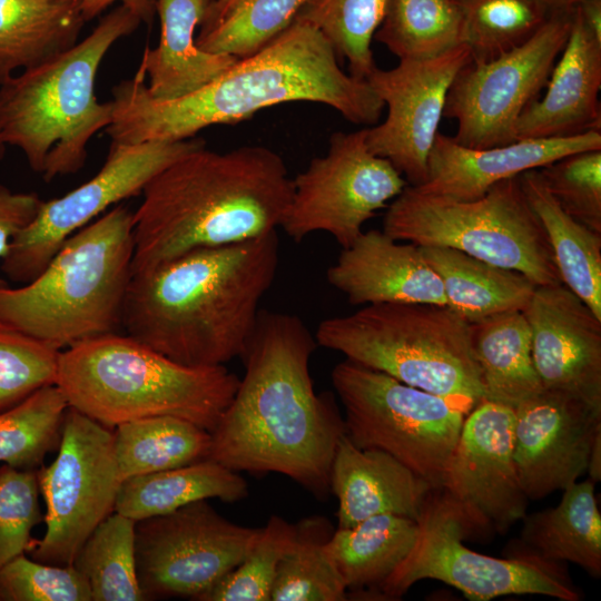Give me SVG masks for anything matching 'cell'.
<instances>
[{"instance_id": "1", "label": "cell", "mask_w": 601, "mask_h": 601, "mask_svg": "<svg viewBox=\"0 0 601 601\" xmlns=\"http://www.w3.org/2000/svg\"><path fill=\"white\" fill-rule=\"evenodd\" d=\"M316 346L298 316L260 311L242 356L244 376L210 432L208 459L238 473H279L317 499L327 496L346 431L334 395L314 390Z\"/></svg>"}, {"instance_id": "2", "label": "cell", "mask_w": 601, "mask_h": 601, "mask_svg": "<svg viewBox=\"0 0 601 601\" xmlns=\"http://www.w3.org/2000/svg\"><path fill=\"white\" fill-rule=\"evenodd\" d=\"M327 38L295 21L260 50L187 96L152 98L137 73L112 88L114 115L105 129L115 144L179 141L213 125H234L264 108L293 102L332 107L355 125L378 121L384 102L366 80L347 75Z\"/></svg>"}, {"instance_id": "3", "label": "cell", "mask_w": 601, "mask_h": 601, "mask_svg": "<svg viewBox=\"0 0 601 601\" xmlns=\"http://www.w3.org/2000/svg\"><path fill=\"white\" fill-rule=\"evenodd\" d=\"M277 230L198 247L131 276L122 309L127 335L188 366L242 357L259 303L278 267Z\"/></svg>"}, {"instance_id": "4", "label": "cell", "mask_w": 601, "mask_h": 601, "mask_svg": "<svg viewBox=\"0 0 601 601\" xmlns=\"http://www.w3.org/2000/svg\"><path fill=\"white\" fill-rule=\"evenodd\" d=\"M284 159L264 146H200L164 168L134 211L132 274L198 247L254 239L280 227L293 196Z\"/></svg>"}, {"instance_id": "5", "label": "cell", "mask_w": 601, "mask_h": 601, "mask_svg": "<svg viewBox=\"0 0 601 601\" xmlns=\"http://www.w3.org/2000/svg\"><path fill=\"white\" fill-rule=\"evenodd\" d=\"M239 381L224 365H184L129 335L109 333L59 351L55 385L69 407L109 428L174 416L211 432Z\"/></svg>"}, {"instance_id": "6", "label": "cell", "mask_w": 601, "mask_h": 601, "mask_svg": "<svg viewBox=\"0 0 601 601\" xmlns=\"http://www.w3.org/2000/svg\"><path fill=\"white\" fill-rule=\"evenodd\" d=\"M141 23L119 4L70 49L0 83V132L49 183L79 171L91 138L112 120V101L96 96L99 67L110 48Z\"/></svg>"}, {"instance_id": "7", "label": "cell", "mask_w": 601, "mask_h": 601, "mask_svg": "<svg viewBox=\"0 0 601 601\" xmlns=\"http://www.w3.org/2000/svg\"><path fill=\"white\" fill-rule=\"evenodd\" d=\"M134 249V211L110 208L72 234L30 282L0 279V319L57 351L115 333Z\"/></svg>"}, {"instance_id": "8", "label": "cell", "mask_w": 601, "mask_h": 601, "mask_svg": "<svg viewBox=\"0 0 601 601\" xmlns=\"http://www.w3.org/2000/svg\"><path fill=\"white\" fill-rule=\"evenodd\" d=\"M317 345L469 413L484 400L470 323L447 306L373 304L316 328Z\"/></svg>"}, {"instance_id": "9", "label": "cell", "mask_w": 601, "mask_h": 601, "mask_svg": "<svg viewBox=\"0 0 601 601\" xmlns=\"http://www.w3.org/2000/svg\"><path fill=\"white\" fill-rule=\"evenodd\" d=\"M383 231L417 246L461 250L520 272L535 286L562 283L548 236L528 203L520 176L493 185L473 200L427 194L407 185L390 204Z\"/></svg>"}, {"instance_id": "10", "label": "cell", "mask_w": 601, "mask_h": 601, "mask_svg": "<svg viewBox=\"0 0 601 601\" xmlns=\"http://www.w3.org/2000/svg\"><path fill=\"white\" fill-rule=\"evenodd\" d=\"M415 521L418 532L412 550L377 590L383 599H397L425 579L442 581L472 601L521 594L582 599L564 563L493 558L469 549L463 540L475 532L440 487L431 490Z\"/></svg>"}, {"instance_id": "11", "label": "cell", "mask_w": 601, "mask_h": 601, "mask_svg": "<svg viewBox=\"0 0 601 601\" xmlns=\"http://www.w3.org/2000/svg\"><path fill=\"white\" fill-rule=\"evenodd\" d=\"M332 383L345 411L346 435L356 446L382 450L434 489L441 486L465 411L349 359L335 365Z\"/></svg>"}, {"instance_id": "12", "label": "cell", "mask_w": 601, "mask_h": 601, "mask_svg": "<svg viewBox=\"0 0 601 601\" xmlns=\"http://www.w3.org/2000/svg\"><path fill=\"white\" fill-rule=\"evenodd\" d=\"M37 472L46 532L32 540L28 552L42 563L72 565L86 539L115 512L122 480L114 432L68 407L58 455Z\"/></svg>"}, {"instance_id": "13", "label": "cell", "mask_w": 601, "mask_h": 601, "mask_svg": "<svg viewBox=\"0 0 601 601\" xmlns=\"http://www.w3.org/2000/svg\"><path fill=\"white\" fill-rule=\"evenodd\" d=\"M574 8L552 10L523 45L486 62L470 61L455 76L443 117L457 121L453 140L469 148L516 140L515 126L538 99L568 40Z\"/></svg>"}, {"instance_id": "14", "label": "cell", "mask_w": 601, "mask_h": 601, "mask_svg": "<svg viewBox=\"0 0 601 601\" xmlns=\"http://www.w3.org/2000/svg\"><path fill=\"white\" fill-rule=\"evenodd\" d=\"M403 175L366 145V128L334 132L327 152L293 179V196L280 227L302 242L316 231L347 248L363 225L407 186Z\"/></svg>"}, {"instance_id": "15", "label": "cell", "mask_w": 601, "mask_h": 601, "mask_svg": "<svg viewBox=\"0 0 601 601\" xmlns=\"http://www.w3.org/2000/svg\"><path fill=\"white\" fill-rule=\"evenodd\" d=\"M260 528L221 516L207 500L136 522V571L145 600H197L238 565Z\"/></svg>"}, {"instance_id": "16", "label": "cell", "mask_w": 601, "mask_h": 601, "mask_svg": "<svg viewBox=\"0 0 601 601\" xmlns=\"http://www.w3.org/2000/svg\"><path fill=\"white\" fill-rule=\"evenodd\" d=\"M201 139L111 142L101 169L66 195L41 201L33 219L12 239L1 270L14 283L33 279L62 244L112 205L142 194L147 184L183 155L204 146Z\"/></svg>"}, {"instance_id": "17", "label": "cell", "mask_w": 601, "mask_h": 601, "mask_svg": "<svg viewBox=\"0 0 601 601\" xmlns=\"http://www.w3.org/2000/svg\"><path fill=\"white\" fill-rule=\"evenodd\" d=\"M472 60L464 43L423 59H401L392 69L375 67L367 83L387 107L381 124L366 128V145L387 159L410 186L427 177V160L439 132L449 89Z\"/></svg>"}, {"instance_id": "18", "label": "cell", "mask_w": 601, "mask_h": 601, "mask_svg": "<svg viewBox=\"0 0 601 601\" xmlns=\"http://www.w3.org/2000/svg\"><path fill=\"white\" fill-rule=\"evenodd\" d=\"M514 408L483 400L465 416L441 486L474 532L504 533L526 514L513 457Z\"/></svg>"}, {"instance_id": "19", "label": "cell", "mask_w": 601, "mask_h": 601, "mask_svg": "<svg viewBox=\"0 0 601 601\" xmlns=\"http://www.w3.org/2000/svg\"><path fill=\"white\" fill-rule=\"evenodd\" d=\"M513 457L529 500L564 490L585 473L601 432V412L560 392L542 390L514 407Z\"/></svg>"}, {"instance_id": "20", "label": "cell", "mask_w": 601, "mask_h": 601, "mask_svg": "<svg viewBox=\"0 0 601 601\" xmlns=\"http://www.w3.org/2000/svg\"><path fill=\"white\" fill-rule=\"evenodd\" d=\"M523 313L543 390L601 412V318L562 283L536 286Z\"/></svg>"}, {"instance_id": "21", "label": "cell", "mask_w": 601, "mask_h": 601, "mask_svg": "<svg viewBox=\"0 0 601 601\" xmlns=\"http://www.w3.org/2000/svg\"><path fill=\"white\" fill-rule=\"evenodd\" d=\"M601 149V130L555 138L518 139L489 148H469L437 132L427 160L423 193L473 200L493 185L540 169L564 156Z\"/></svg>"}, {"instance_id": "22", "label": "cell", "mask_w": 601, "mask_h": 601, "mask_svg": "<svg viewBox=\"0 0 601 601\" xmlns=\"http://www.w3.org/2000/svg\"><path fill=\"white\" fill-rule=\"evenodd\" d=\"M328 283L352 305L446 306L442 282L420 246L383 230L363 231L327 270Z\"/></svg>"}, {"instance_id": "23", "label": "cell", "mask_w": 601, "mask_h": 601, "mask_svg": "<svg viewBox=\"0 0 601 601\" xmlns=\"http://www.w3.org/2000/svg\"><path fill=\"white\" fill-rule=\"evenodd\" d=\"M541 99L518 119V139L555 138L601 129V41L583 23L574 7L568 40Z\"/></svg>"}, {"instance_id": "24", "label": "cell", "mask_w": 601, "mask_h": 601, "mask_svg": "<svg viewBox=\"0 0 601 601\" xmlns=\"http://www.w3.org/2000/svg\"><path fill=\"white\" fill-rule=\"evenodd\" d=\"M434 487L394 456L341 437L332 463L331 491L338 500L337 528L378 514L416 520Z\"/></svg>"}, {"instance_id": "25", "label": "cell", "mask_w": 601, "mask_h": 601, "mask_svg": "<svg viewBox=\"0 0 601 601\" xmlns=\"http://www.w3.org/2000/svg\"><path fill=\"white\" fill-rule=\"evenodd\" d=\"M209 2L207 0H156L160 39L146 47L138 71L148 78V93L171 100L205 87L226 72L238 59L197 46L195 32Z\"/></svg>"}, {"instance_id": "26", "label": "cell", "mask_w": 601, "mask_h": 601, "mask_svg": "<svg viewBox=\"0 0 601 601\" xmlns=\"http://www.w3.org/2000/svg\"><path fill=\"white\" fill-rule=\"evenodd\" d=\"M592 480L574 482L558 505L524 515L520 538L504 555L546 562H571L601 577V514Z\"/></svg>"}, {"instance_id": "27", "label": "cell", "mask_w": 601, "mask_h": 601, "mask_svg": "<svg viewBox=\"0 0 601 601\" xmlns=\"http://www.w3.org/2000/svg\"><path fill=\"white\" fill-rule=\"evenodd\" d=\"M420 248L442 282L446 306L470 324L506 312H523L535 290L536 286L520 272L454 248Z\"/></svg>"}, {"instance_id": "28", "label": "cell", "mask_w": 601, "mask_h": 601, "mask_svg": "<svg viewBox=\"0 0 601 601\" xmlns=\"http://www.w3.org/2000/svg\"><path fill=\"white\" fill-rule=\"evenodd\" d=\"M247 496L248 484L238 472L205 459L124 480L115 512L137 522L200 500L237 502Z\"/></svg>"}, {"instance_id": "29", "label": "cell", "mask_w": 601, "mask_h": 601, "mask_svg": "<svg viewBox=\"0 0 601 601\" xmlns=\"http://www.w3.org/2000/svg\"><path fill=\"white\" fill-rule=\"evenodd\" d=\"M470 328L484 400L514 408L543 390L533 364L531 328L522 311L484 318Z\"/></svg>"}, {"instance_id": "30", "label": "cell", "mask_w": 601, "mask_h": 601, "mask_svg": "<svg viewBox=\"0 0 601 601\" xmlns=\"http://www.w3.org/2000/svg\"><path fill=\"white\" fill-rule=\"evenodd\" d=\"M417 532L413 519L378 514L349 528H337L325 548L347 592L377 593L412 550Z\"/></svg>"}, {"instance_id": "31", "label": "cell", "mask_w": 601, "mask_h": 601, "mask_svg": "<svg viewBox=\"0 0 601 601\" xmlns=\"http://www.w3.org/2000/svg\"><path fill=\"white\" fill-rule=\"evenodd\" d=\"M520 181L545 230L562 283L601 318V233L561 208L539 169L522 173Z\"/></svg>"}, {"instance_id": "32", "label": "cell", "mask_w": 601, "mask_h": 601, "mask_svg": "<svg viewBox=\"0 0 601 601\" xmlns=\"http://www.w3.org/2000/svg\"><path fill=\"white\" fill-rule=\"evenodd\" d=\"M85 23L80 9L68 4L0 0V83L70 49Z\"/></svg>"}, {"instance_id": "33", "label": "cell", "mask_w": 601, "mask_h": 601, "mask_svg": "<svg viewBox=\"0 0 601 601\" xmlns=\"http://www.w3.org/2000/svg\"><path fill=\"white\" fill-rule=\"evenodd\" d=\"M114 435L122 481L208 459L210 447V432L174 416L121 423Z\"/></svg>"}, {"instance_id": "34", "label": "cell", "mask_w": 601, "mask_h": 601, "mask_svg": "<svg viewBox=\"0 0 601 601\" xmlns=\"http://www.w3.org/2000/svg\"><path fill=\"white\" fill-rule=\"evenodd\" d=\"M398 59L441 55L463 42L460 0H387L374 33Z\"/></svg>"}, {"instance_id": "35", "label": "cell", "mask_w": 601, "mask_h": 601, "mask_svg": "<svg viewBox=\"0 0 601 601\" xmlns=\"http://www.w3.org/2000/svg\"><path fill=\"white\" fill-rule=\"evenodd\" d=\"M334 529L321 515L295 524L293 544L282 558L270 592L272 601H344L346 587L326 552Z\"/></svg>"}, {"instance_id": "36", "label": "cell", "mask_w": 601, "mask_h": 601, "mask_svg": "<svg viewBox=\"0 0 601 601\" xmlns=\"http://www.w3.org/2000/svg\"><path fill=\"white\" fill-rule=\"evenodd\" d=\"M136 521L114 512L86 539L72 565L88 582L92 601H144L135 556Z\"/></svg>"}, {"instance_id": "37", "label": "cell", "mask_w": 601, "mask_h": 601, "mask_svg": "<svg viewBox=\"0 0 601 601\" xmlns=\"http://www.w3.org/2000/svg\"><path fill=\"white\" fill-rule=\"evenodd\" d=\"M69 405L61 391L46 385L0 411V462L20 470H38L60 442Z\"/></svg>"}, {"instance_id": "38", "label": "cell", "mask_w": 601, "mask_h": 601, "mask_svg": "<svg viewBox=\"0 0 601 601\" xmlns=\"http://www.w3.org/2000/svg\"><path fill=\"white\" fill-rule=\"evenodd\" d=\"M463 42L472 61L486 62L532 38L551 10L540 0H460Z\"/></svg>"}, {"instance_id": "39", "label": "cell", "mask_w": 601, "mask_h": 601, "mask_svg": "<svg viewBox=\"0 0 601 601\" xmlns=\"http://www.w3.org/2000/svg\"><path fill=\"white\" fill-rule=\"evenodd\" d=\"M387 0H315L296 19L315 26L337 57L346 58L349 75L364 79L376 67L371 48Z\"/></svg>"}, {"instance_id": "40", "label": "cell", "mask_w": 601, "mask_h": 601, "mask_svg": "<svg viewBox=\"0 0 601 601\" xmlns=\"http://www.w3.org/2000/svg\"><path fill=\"white\" fill-rule=\"evenodd\" d=\"M315 0H237L223 19L196 37L206 51L246 58L286 30Z\"/></svg>"}, {"instance_id": "41", "label": "cell", "mask_w": 601, "mask_h": 601, "mask_svg": "<svg viewBox=\"0 0 601 601\" xmlns=\"http://www.w3.org/2000/svg\"><path fill=\"white\" fill-rule=\"evenodd\" d=\"M295 524L272 515L243 561L198 601H269L278 564L293 544Z\"/></svg>"}, {"instance_id": "42", "label": "cell", "mask_w": 601, "mask_h": 601, "mask_svg": "<svg viewBox=\"0 0 601 601\" xmlns=\"http://www.w3.org/2000/svg\"><path fill=\"white\" fill-rule=\"evenodd\" d=\"M58 354L0 319V411L55 384Z\"/></svg>"}, {"instance_id": "43", "label": "cell", "mask_w": 601, "mask_h": 601, "mask_svg": "<svg viewBox=\"0 0 601 601\" xmlns=\"http://www.w3.org/2000/svg\"><path fill=\"white\" fill-rule=\"evenodd\" d=\"M539 171L566 214L601 233V149L570 154Z\"/></svg>"}, {"instance_id": "44", "label": "cell", "mask_w": 601, "mask_h": 601, "mask_svg": "<svg viewBox=\"0 0 601 601\" xmlns=\"http://www.w3.org/2000/svg\"><path fill=\"white\" fill-rule=\"evenodd\" d=\"M37 471L0 466V569L28 552L32 529L43 519Z\"/></svg>"}, {"instance_id": "45", "label": "cell", "mask_w": 601, "mask_h": 601, "mask_svg": "<svg viewBox=\"0 0 601 601\" xmlns=\"http://www.w3.org/2000/svg\"><path fill=\"white\" fill-rule=\"evenodd\" d=\"M0 601H92L73 565L47 564L21 554L0 569Z\"/></svg>"}, {"instance_id": "46", "label": "cell", "mask_w": 601, "mask_h": 601, "mask_svg": "<svg viewBox=\"0 0 601 601\" xmlns=\"http://www.w3.org/2000/svg\"><path fill=\"white\" fill-rule=\"evenodd\" d=\"M41 199L33 193L13 191L0 184V258L14 236L36 216Z\"/></svg>"}, {"instance_id": "47", "label": "cell", "mask_w": 601, "mask_h": 601, "mask_svg": "<svg viewBox=\"0 0 601 601\" xmlns=\"http://www.w3.org/2000/svg\"><path fill=\"white\" fill-rule=\"evenodd\" d=\"M119 2L144 23L151 24L156 14V0H83L80 11L87 22L99 16L111 4Z\"/></svg>"}, {"instance_id": "48", "label": "cell", "mask_w": 601, "mask_h": 601, "mask_svg": "<svg viewBox=\"0 0 601 601\" xmlns=\"http://www.w3.org/2000/svg\"><path fill=\"white\" fill-rule=\"evenodd\" d=\"M577 9L585 27L601 41V0H583Z\"/></svg>"}, {"instance_id": "49", "label": "cell", "mask_w": 601, "mask_h": 601, "mask_svg": "<svg viewBox=\"0 0 601 601\" xmlns=\"http://www.w3.org/2000/svg\"><path fill=\"white\" fill-rule=\"evenodd\" d=\"M237 0H215L206 9L200 23V32L205 33L215 27Z\"/></svg>"}, {"instance_id": "50", "label": "cell", "mask_w": 601, "mask_h": 601, "mask_svg": "<svg viewBox=\"0 0 601 601\" xmlns=\"http://www.w3.org/2000/svg\"><path fill=\"white\" fill-rule=\"evenodd\" d=\"M585 472L594 483L601 481V432L592 442Z\"/></svg>"}, {"instance_id": "51", "label": "cell", "mask_w": 601, "mask_h": 601, "mask_svg": "<svg viewBox=\"0 0 601 601\" xmlns=\"http://www.w3.org/2000/svg\"><path fill=\"white\" fill-rule=\"evenodd\" d=\"M544 6L552 10L572 9L583 0H540Z\"/></svg>"}, {"instance_id": "52", "label": "cell", "mask_w": 601, "mask_h": 601, "mask_svg": "<svg viewBox=\"0 0 601 601\" xmlns=\"http://www.w3.org/2000/svg\"><path fill=\"white\" fill-rule=\"evenodd\" d=\"M50 1L68 4V6L76 7V8L80 9L81 3H82L83 0H50Z\"/></svg>"}, {"instance_id": "53", "label": "cell", "mask_w": 601, "mask_h": 601, "mask_svg": "<svg viewBox=\"0 0 601 601\" xmlns=\"http://www.w3.org/2000/svg\"><path fill=\"white\" fill-rule=\"evenodd\" d=\"M6 146H7V144L2 139V136H1V132H0V159L3 157V155L6 152Z\"/></svg>"}, {"instance_id": "54", "label": "cell", "mask_w": 601, "mask_h": 601, "mask_svg": "<svg viewBox=\"0 0 601 601\" xmlns=\"http://www.w3.org/2000/svg\"><path fill=\"white\" fill-rule=\"evenodd\" d=\"M207 1H208V2H209V4H210V3H211L213 1H215V0H207ZM209 4H208V6H209Z\"/></svg>"}]
</instances>
